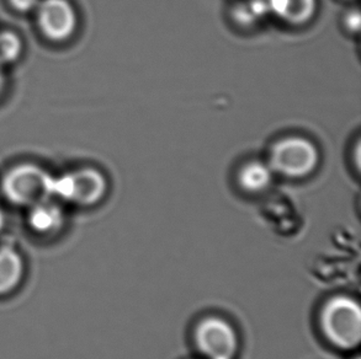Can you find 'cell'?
<instances>
[{"mask_svg":"<svg viewBox=\"0 0 361 359\" xmlns=\"http://www.w3.org/2000/svg\"><path fill=\"white\" fill-rule=\"evenodd\" d=\"M21 51L23 44L18 34L11 31H0V65L15 62Z\"/></svg>","mask_w":361,"mask_h":359,"instance_id":"obj_10","label":"cell"},{"mask_svg":"<svg viewBox=\"0 0 361 359\" xmlns=\"http://www.w3.org/2000/svg\"><path fill=\"white\" fill-rule=\"evenodd\" d=\"M4 222H5V217L4 213H3V210L0 209V230L3 229V227H4Z\"/></svg>","mask_w":361,"mask_h":359,"instance_id":"obj_14","label":"cell"},{"mask_svg":"<svg viewBox=\"0 0 361 359\" xmlns=\"http://www.w3.org/2000/svg\"><path fill=\"white\" fill-rule=\"evenodd\" d=\"M10 3L13 5V8L18 10V11L27 13L39 4V0H10Z\"/></svg>","mask_w":361,"mask_h":359,"instance_id":"obj_12","label":"cell"},{"mask_svg":"<svg viewBox=\"0 0 361 359\" xmlns=\"http://www.w3.org/2000/svg\"><path fill=\"white\" fill-rule=\"evenodd\" d=\"M29 222L31 228L37 233H54L59 232L63 225V212L59 206L47 199L31 207Z\"/></svg>","mask_w":361,"mask_h":359,"instance_id":"obj_8","label":"cell"},{"mask_svg":"<svg viewBox=\"0 0 361 359\" xmlns=\"http://www.w3.org/2000/svg\"><path fill=\"white\" fill-rule=\"evenodd\" d=\"M194 341L207 359H235L240 337L233 325L220 316H206L196 325Z\"/></svg>","mask_w":361,"mask_h":359,"instance_id":"obj_4","label":"cell"},{"mask_svg":"<svg viewBox=\"0 0 361 359\" xmlns=\"http://www.w3.org/2000/svg\"><path fill=\"white\" fill-rule=\"evenodd\" d=\"M345 27H347L350 32H357L359 27H360V15L357 10L350 11L349 14L345 16Z\"/></svg>","mask_w":361,"mask_h":359,"instance_id":"obj_11","label":"cell"},{"mask_svg":"<svg viewBox=\"0 0 361 359\" xmlns=\"http://www.w3.org/2000/svg\"><path fill=\"white\" fill-rule=\"evenodd\" d=\"M4 73H3V69H1V65H0V92L3 90V87H4Z\"/></svg>","mask_w":361,"mask_h":359,"instance_id":"obj_13","label":"cell"},{"mask_svg":"<svg viewBox=\"0 0 361 359\" xmlns=\"http://www.w3.org/2000/svg\"><path fill=\"white\" fill-rule=\"evenodd\" d=\"M41 32L56 42L68 39L77 27V14L68 0H44L37 11Z\"/></svg>","mask_w":361,"mask_h":359,"instance_id":"obj_6","label":"cell"},{"mask_svg":"<svg viewBox=\"0 0 361 359\" xmlns=\"http://www.w3.org/2000/svg\"><path fill=\"white\" fill-rule=\"evenodd\" d=\"M24 275V263L14 248H0V294L14 291Z\"/></svg>","mask_w":361,"mask_h":359,"instance_id":"obj_9","label":"cell"},{"mask_svg":"<svg viewBox=\"0 0 361 359\" xmlns=\"http://www.w3.org/2000/svg\"><path fill=\"white\" fill-rule=\"evenodd\" d=\"M54 176L39 166L23 164L8 171L1 189L10 202L32 207L54 196Z\"/></svg>","mask_w":361,"mask_h":359,"instance_id":"obj_3","label":"cell"},{"mask_svg":"<svg viewBox=\"0 0 361 359\" xmlns=\"http://www.w3.org/2000/svg\"><path fill=\"white\" fill-rule=\"evenodd\" d=\"M319 325L329 344L339 350H357L361 342V309L349 296L328 299L319 314Z\"/></svg>","mask_w":361,"mask_h":359,"instance_id":"obj_1","label":"cell"},{"mask_svg":"<svg viewBox=\"0 0 361 359\" xmlns=\"http://www.w3.org/2000/svg\"><path fill=\"white\" fill-rule=\"evenodd\" d=\"M319 161V149L310 138L288 136L274 143L267 163L275 175L298 180L313 174Z\"/></svg>","mask_w":361,"mask_h":359,"instance_id":"obj_2","label":"cell"},{"mask_svg":"<svg viewBox=\"0 0 361 359\" xmlns=\"http://www.w3.org/2000/svg\"><path fill=\"white\" fill-rule=\"evenodd\" d=\"M106 191V177L94 168H83L54 180V196L83 207L99 203Z\"/></svg>","mask_w":361,"mask_h":359,"instance_id":"obj_5","label":"cell"},{"mask_svg":"<svg viewBox=\"0 0 361 359\" xmlns=\"http://www.w3.org/2000/svg\"><path fill=\"white\" fill-rule=\"evenodd\" d=\"M274 175L267 161L248 160L237 170L235 181L245 194H260L271 186Z\"/></svg>","mask_w":361,"mask_h":359,"instance_id":"obj_7","label":"cell"}]
</instances>
